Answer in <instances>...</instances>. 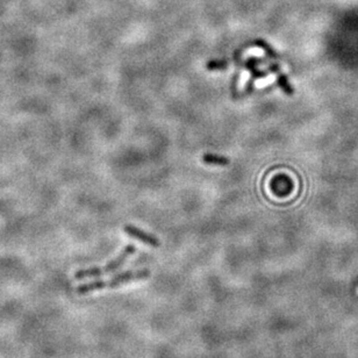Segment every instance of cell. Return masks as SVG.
<instances>
[{
    "label": "cell",
    "instance_id": "obj_1",
    "mask_svg": "<svg viewBox=\"0 0 358 358\" xmlns=\"http://www.w3.org/2000/svg\"><path fill=\"white\" fill-rule=\"evenodd\" d=\"M150 277V271L148 269H140V270H128L124 272H121V274L114 276L107 280H94L86 282V284L80 285L76 288L77 294H87L91 293V292H96L100 290H105V288H113L121 286V285L128 284V282L136 281V280H142V279H146Z\"/></svg>",
    "mask_w": 358,
    "mask_h": 358
},
{
    "label": "cell",
    "instance_id": "obj_2",
    "mask_svg": "<svg viewBox=\"0 0 358 358\" xmlns=\"http://www.w3.org/2000/svg\"><path fill=\"white\" fill-rule=\"evenodd\" d=\"M136 251L135 245L129 244L120 252V255L117 258L112 259L107 265L103 268H90V269H83V270L77 271L75 274V278L76 279H85V278H92V277H100V276L112 274V272L118 271L122 265L126 263L128 258L130 257L134 252Z\"/></svg>",
    "mask_w": 358,
    "mask_h": 358
},
{
    "label": "cell",
    "instance_id": "obj_3",
    "mask_svg": "<svg viewBox=\"0 0 358 358\" xmlns=\"http://www.w3.org/2000/svg\"><path fill=\"white\" fill-rule=\"evenodd\" d=\"M123 232L126 233L128 236H130V238L135 239H137V241H141L142 243H144V244L149 245V247H153V248L160 247L159 239H157L156 236L150 234V233L144 232V231H142V229L135 227V226L126 225L123 227Z\"/></svg>",
    "mask_w": 358,
    "mask_h": 358
},
{
    "label": "cell",
    "instance_id": "obj_4",
    "mask_svg": "<svg viewBox=\"0 0 358 358\" xmlns=\"http://www.w3.org/2000/svg\"><path fill=\"white\" fill-rule=\"evenodd\" d=\"M269 69H270L271 72H274V74L277 75V83L279 85V87L282 90V92H284L286 96H290V97L293 96V93H294L293 87H292V85L290 83V80H288L286 75H285L284 72L280 70V67L276 63H271L270 65H269Z\"/></svg>",
    "mask_w": 358,
    "mask_h": 358
},
{
    "label": "cell",
    "instance_id": "obj_5",
    "mask_svg": "<svg viewBox=\"0 0 358 358\" xmlns=\"http://www.w3.org/2000/svg\"><path fill=\"white\" fill-rule=\"evenodd\" d=\"M258 62L259 61L256 60V58H249V60L247 61V63H245V67H247L251 72V78H250V80H249L247 88H245V92H247V93H250V92L252 91V83H254L255 80L265 77V72L259 71L257 69Z\"/></svg>",
    "mask_w": 358,
    "mask_h": 358
},
{
    "label": "cell",
    "instance_id": "obj_6",
    "mask_svg": "<svg viewBox=\"0 0 358 358\" xmlns=\"http://www.w3.org/2000/svg\"><path fill=\"white\" fill-rule=\"evenodd\" d=\"M203 163L212 164V165H228L229 159L225 156H219L214 155V154H205L202 156Z\"/></svg>",
    "mask_w": 358,
    "mask_h": 358
},
{
    "label": "cell",
    "instance_id": "obj_7",
    "mask_svg": "<svg viewBox=\"0 0 358 358\" xmlns=\"http://www.w3.org/2000/svg\"><path fill=\"white\" fill-rule=\"evenodd\" d=\"M254 45H256V47H258V48H261L262 50H264L265 55H267L269 58H272V60H278V58H279L277 52H276L274 49H272L270 45L267 43V42H265L264 40H262V39H257V40L254 41Z\"/></svg>",
    "mask_w": 358,
    "mask_h": 358
},
{
    "label": "cell",
    "instance_id": "obj_8",
    "mask_svg": "<svg viewBox=\"0 0 358 358\" xmlns=\"http://www.w3.org/2000/svg\"><path fill=\"white\" fill-rule=\"evenodd\" d=\"M228 62L226 60H212L206 64L207 70H223L227 68Z\"/></svg>",
    "mask_w": 358,
    "mask_h": 358
}]
</instances>
